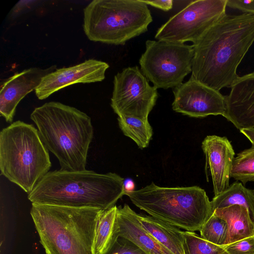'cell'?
Returning <instances> with one entry per match:
<instances>
[{
	"mask_svg": "<svg viewBox=\"0 0 254 254\" xmlns=\"http://www.w3.org/2000/svg\"><path fill=\"white\" fill-rule=\"evenodd\" d=\"M254 42V14H226L194 44L190 77L219 91L239 77L237 69Z\"/></svg>",
	"mask_w": 254,
	"mask_h": 254,
	"instance_id": "cell-1",
	"label": "cell"
},
{
	"mask_svg": "<svg viewBox=\"0 0 254 254\" xmlns=\"http://www.w3.org/2000/svg\"><path fill=\"white\" fill-rule=\"evenodd\" d=\"M124 180L91 170L49 172L28 194L32 203L105 210L124 195Z\"/></svg>",
	"mask_w": 254,
	"mask_h": 254,
	"instance_id": "cell-2",
	"label": "cell"
},
{
	"mask_svg": "<svg viewBox=\"0 0 254 254\" xmlns=\"http://www.w3.org/2000/svg\"><path fill=\"white\" fill-rule=\"evenodd\" d=\"M30 119L45 146L59 160L60 170H86L93 137L89 116L74 107L51 101L35 108Z\"/></svg>",
	"mask_w": 254,
	"mask_h": 254,
	"instance_id": "cell-3",
	"label": "cell"
},
{
	"mask_svg": "<svg viewBox=\"0 0 254 254\" xmlns=\"http://www.w3.org/2000/svg\"><path fill=\"white\" fill-rule=\"evenodd\" d=\"M103 210L32 203L30 214L46 254H94Z\"/></svg>",
	"mask_w": 254,
	"mask_h": 254,
	"instance_id": "cell-4",
	"label": "cell"
},
{
	"mask_svg": "<svg viewBox=\"0 0 254 254\" xmlns=\"http://www.w3.org/2000/svg\"><path fill=\"white\" fill-rule=\"evenodd\" d=\"M124 194L149 215L187 231H199L213 213L205 191L197 186L161 187L152 182Z\"/></svg>",
	"mask_w": 254,
	"mask_h": 254,
	"instance_id": "cell-5",
	"label": "cell"
},
{
	"mask_svg": "<svg viewBox=\"0 0 254 254\" xmlns=\"http://www.w3.org/2000/svg\"><path fill=\"white\" fill-rule=\"evenodd\" d=\"M48 150L33 125L17 121L0 132V170L29 193L49 172Z\"/></svg>",
	"mask_w": 254,
	"mask_h": 254,
	"instance_id": "cell-6",
	"label": "cell"
},
{
	"mask_svg": "<svg viewBox=\"0 0 254 254\" xmlns=\"http://www.w3.org/2000/svg\"><path fill=\"white\" fill-rule=\"evenodd\" d=\"M153 18L142 0H94L83 9V28L90 41L115 45L148 30Z\"/></svg>",
	"mask_w": 254,
	"mask_h": 254,
	"instance_id": "cell-7",
	"label": "cell"
},
{
	"mask_svg": "<svg viewBox=\"0 0 254 254\" xmlns=\"http://www.w3.org/2000/svg\"><path fill=\"white\" fill-rule=\"evenodd\" d=\"M193 45L148 40L139 64L140 70L156 88H175L191 72Z\"/></svg>",
	"mask_w": 254,
	"mask_h": 254,
	"instance_id": "cell-8",
	"label": "cell"
},
{
	"mask_svg": "<svg viewBox=\"0 0 254 254\" xmlns=\"http://www.w3.org/2000/svg\"><path fill=\"white\" fill-rule=\"evenodd\" d=\"M227 2V0L191 1L158 29L155 39L178 43H195L226 14Z\"/></svg>",
	"mask_w": 254,
	"mask_h": 254,
	"instance_id": "cell-9",
	"label": "cell"
},
{
	"mask_svg": "<svg viewBox=\"0 0 254 254\" xmlns=\"http://www.w3.org/2000/svg\"><path fill=\"white\" fill-rule=\"evenodd\" d=\"M158 95L138 66H129L114 76L111 106L118 116L148 119Z\"/></svg>",
	"mask_w": 254,
	"mask_h": 254,
	"instance_id": "cell-10",
	"label": "cell"
},
{
	"mask_svg": "<svg viewBox=\"0 0 254 254\" xmlns=\"http://www.w3.org/2000/svg\"><path fill=\"white\" fill-rule=\"evenodd\" d=\"M173 110L194 118L209 115L223 116L226 109L225 96L219 91L190 77L173 89Z\"/></svg>",
	"mask_w": 254,
	"mask_h": 254,
	"instance_id": "cell-11",
	"label": "cell"
},
{
	"mask_svg": "<svg viewBox=\"0 0 254 254\" xmlns=\"http://www.w3.org/2000/svg\"><path fill=\"white\" fill-rule=\"evenodd\" d=\"M109 67L105 62L89 59L71 66L56 69L42 78L35 94L39 100H43L70 85L102 81Z\"/></svg>",
	"mask_w": 254,
	"mask_h": 254,
	"instance_id": "cell-12",
	"label": "cell"
},
{
	"mask_svg": "<svg viewBox=\"0 0 254 254\" xmlns=\"http://www.w3.org/2000/svg\"><path fill=\"white\" fill-rule=\"evenodd\" d=\"M56 69V65L46 68L31 67L15 73L3 81L0 90V116L6 122H12L21 100L35 90L44 76Z\"/></svg>",
	"mask_w": 254,
	"mask_h": 254,
	"instance_id": "cell-13",
	"label": "cell"
},
{
	"mask_svg": "<svg viewBox=\"0 0 254 254\" xmlns=\"http://www.w3.org/2000/svg\"><path fill=\"white\" fill-rule=\"evenodd\" d=\"M205 156L206 173H210L214 196L230 186L229 180L235 152L230 141L226 137L208 135L202 142Z\"/></svg>",
	"mask_w": 254,
	"mask_h": 254,
	"instance_id": "cell-14",
	"label": "cell"
},
{
	"mask_svg": "<svg viewBox=\"0 0 254 254\" xmlns=\"http://www.w3.org/2000/svg\"><path fill=\"white\" fill-rule=\"evenodd\" d=\"M225 98L223 117L239 130L254 128V71L239 76Z\"/></svg>",
	"mask_w": 254,
	"mask_h": 254,
	"instance_id": "cell-15",
	"label": "cell"
},
{
	"mask_svg": "<svg viewBox=\"0 0 254 254\" xmlns=\"http://www.w3.org/2000/svg\"><path fill=\"white\" fill-rule=\"evenodd\" d=\"M116 236L129 240L147 254H174L142 226L138 214L127 204L118 207L114 237Z\"/></svg>",
	"mask_w": 254,
	"mask_h": 254,
	"instance_id": "cell-16",
	"label": "cell"
},
{
	"mask_svg": "<svg viewBox=\"0 0 254 254\" xmlns=\"http://www.w3.org/2000/svg\"><path fill=\"white\" fill-rule=\"evenodd\" d=\"M142 226L174 254H184L183 234L179 228L150 215L138 214Z\"/></svg>",
	"mask_w": 254,
	"mask_h": 254,
	"instance_id": "cell-17",
	"label": "cell"
},
{
	"mask_svg": "<svg viewBox=\"0 0 254 254\" xmlns=\"http://www.w3.org/2000/svg\"><path fill=\"white\" fill-rule=\"evenodd\" d=\"M213 213L227 222L230 233V244L254 236V221L248 209L240 205L215 209Z\"/></svg>",
	"mask_w": 254,
	"mask_h": 254,
	"instance_id": "cell-18",
	"label": "cell"
},
{
	"mask_svg": "<svg viewBox=\"0 0 254 254\" xmlns=\"http://www.w3.org/2000/svg\"><path fill=\"white\" fill-rule=\"evenodd\" d=\"M212 211L218 208L233 205L245 207L254 221V193L253 190L245 187L242 183L236 181L219 195L214 196L211 201Z\"/></svg>",
	"mask_w": 254,
	"mask_h": 254,
	"instance_id": "cell-19",
	"label": "cell"
},
{
	"mask_svg": "<svg viewBox=\"0 0 254 254\" xmlns=\"http://www.w3.org/2000/svg\"><path fill=\"white\" fill-rule=\"evenodd\" d=\"M117 212L118 207L114 205L101 213L95 231L94 254H104L111 246L114 238Z\"/></svg>",
	"mask_w": 254,
	"mask_h": 254,
	"instance_id": "cell-20",
	"label": "cell"
},
{
	"mask_svg": "<svg viewBox=\"0 0 254 254\" xmlns=\"http://www.w3.org/2000/svg\"><path fill=\"white\" fill-rule=\"evenodd\" d=\"M119 125L123 133L143 149L148 146L152 136V128L148 119L118 116Z\"/></svg>",
	"mask_w": 254,
	"mask_h": 254,
	"instance_id": "cell-21",
	"label": "cell"
},
{
	"mask_svg": "<svg viewBox=\"0 0 254 254\" xmlns=\"http://www.w3.org/2000/svg\"><path fill=\"white\" fill-rule=\"evenodd\" d=\"M200 237L215 245L224 247L230 244V233L227 221L213 213L199 230Z\"/></svg>",
	"mask_w": 254,
	"mask_h": 254,
	"instance_id": "cell-22",
	"label": "cell"
},
{
	"mask_svg": "<svg viewBox=\"0 0 254 254\" xmlns=\"http://www.w3.org/2000/svg\"><path fill=\"white\" fill-rule=\"evenodd\" d=\"M230 178L243 185L254 182V145L239 153L233 160Z\"/></svg>",
	"mask_w": 254,
	"mask_h": 254,
	"instance_id": "cell-23",
	"label": "cell"
},
{
	"mask_svg": "<svg viewBox=\"0 0 254 254\" xmlns=\"http://www.w3.org/2000/svg\"><path fill=\"white\" fill-rule=\"evenodd\" d=\"M184 254H229L224 247L206 241L194 232L184 231Z\"/></svg>",
	"mask_w": 254,
	"mask_h": 254,
	"instance_id": "cell-24",
	"label": "cell"
},
{
	"mask_svg": "<svg viewBox=\"0 0 254 254\" xmlns=\"http://www.w3.org/2000/svg\"><path fill=\"white\" fill-rule=\"evenodd\" d=\"M104 254H147L129 240L120 236H115L113 241Z\"/></svg>",
	"mask_w": 254,
	"mask_h": 254,
	"instance_id": "cell-25",
	"label": "cell"
},
{
	"mask_svg": "<svg viewBox=\"0 0 254 254\" xmlns=\"http://www.w3.org/2000/svg\"><path fill=\"white\" fill-rule=\"evenodd\" d=\"M229 254H254V236L224 246Z\"/></svg>",
	"mask_w": 254,
	"mask_h": 254,
	"instance_id": "cell-26",
	"label": "cell"
},
{
	"mask_svg": "<svg viewBox=\"0 0 254 254\" xmlns=\"http://www.w3.org/2000/svg\"><path fill=\"white\" fill-rule=\"evenodd\" d=\"M227 6L254 14V0H227Z\"/></svg>",
	"mask_w": 254,
	"mask_h": 254,
	"instance_id": "cell-27",
	"label": "cell"
},
{
	"mask_svg": "<svg viewBox=\"0 0 254 254\" xmlns=\"http://www.w3.org/2000/svg\"><path fill=\"white\" fill-rule=\"evenodd\" d=\"M147 5L160 9L164 11L171 10L173 6V1L172 0H142Z\"/></svg>",
	"mask_w": 254,
	"mask_h": 254,
	"instance_id": "cell-28",
	"label": "cell"
},
{
	"mask_svg": "<svg viewBox=\"0 0 254 254\" xmlns=\"http://www.w3.org/2000/svg\"><path fill=\"white\" fill-rule=\"evenodd\" d=\"M36 0H20L13 7L12 10V14L13 16L20 14L22 11L25 10L26 7H29L33 2H36Z\"/></svg>",
	"mask_w": 254,
	"mask_h": 254,
	"instance_id": "cell-29",
	"label": "cell"
},
{
	"mask_svg": "<svg viewBox=\"0 0 254 254\" xmlns=\"http://www.w3.org/2000/svg\"><path fill=\"white\" fill-rule=\"evenodd\" d=\"M240 131L248 138L252 145H254V128H243Z\"/></svg>",
	"mask_w": 254,
	"mask_h": 254,
	"instance_id": "cell-30",
	"label": "cell"
},
{
	"mask_svg": "<svg viewBox=\"0 0 254 254\" xmlns=\"http://www.w3.org/2000/svg\"><path fill=\"white\" fill-rule=\"evenodd\" d=\"M124 190L125 192H130L135 190H134V183L132 180L127 179L126 181H124Z\"/></svg>",
	"mask_w": 254,
	"mask_h": 254,
	"instance_id": "cell-31",
	"label": "cell"
},
{
	"mask_svg": "<svg viewBox=\"0 0 254 254\" xmlns=\"http://www.w3.org/2000/svg\"><path fill=\"white\" fill-rule=\"evenodd\" d=\"M253 191H254V190H253Z\"/></svg>",
	"mask_w": 254,
	"mask_h": 254,
	"instance_id": "cell-32",
	"label": "cell"
}]
</instances>
